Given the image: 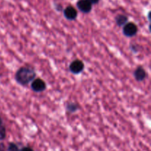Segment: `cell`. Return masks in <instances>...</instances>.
<instances>
[{"instance_id": "6da1fadb", "label": "cell", "mask_w": 151, "mask_h": 151, "mask_svg": "<svg viewBox=\"0 0 151 151\" xmlns=\"http://www.w3.org/2000/svg\"><path fill=\"white\" fill-rule=\"evenodd\" d=\"M35 77L36 72L33 68L29 66H25L18 69L15 75V79L19 85L24 86L35 79Z\"/></svg>"}, {"instance_id": "7a4b0ae2", "label": "cell", "mask_w": 151, "mask_h": 151, "mask_svg": "<svg viewBox=\"0 0 151 151\" xmlns=\"http://www.w3.org/2000/svg\"><path fill=\"white\" fill-rule=\"evenodd\" d=\"M122 32L125 36L128 38L134 37L138 32V27L134 22H128L123 26Z\"/></svg>"}, {"instance_id": "3957f363", "label": "cell", "mask_w": 151, "mask_h": 151, "mask_svg": "<svg viewBox=\"0 0 151 151\" xmlns=\"http://www.w3.org/2000/svg\"><path fill=\"white\" fill-rule=\"evenodd\" d=\"M45 82L41 78H35L31 82V88L33 91L36 93L43 92L46 89Z\"/></svg>"}, {"instance_id": "277c9868", "label": "cell", "mask_w": 151, "mask_h": 151, "mask_svg": "<svg viewBox=\"0 0 151 151\" xmlns=\"http://www.w3.org/2000/svg\"><path fill=\"white\" fill-rule=\"evenodd\" d=\"M84 69V63L80 60H75L69 65V71L74 75L81 73Z\"/></svg>"}, {"instance_id": "5b68a950", "label": "cell", "mask_w": 151, "mask_h": 151, "mask_svg": "<svg viewBox=\"0 0 151 151\" xmlns=\"http://www.w3.org/2000/svg\"><path fill=\"white\" fill-rule=\"evenodd\" d=\"M76 5L78 10L83 13H89L92 10V4L88 0H78Z\"/></svg>"}, {"instance_id": "8992f818", "label": "cell", "mask_w": 151, "mask_h": 151, "mask_svg": "<svg viewBox=\"0 0 151 151\" xmlns=\"http://www.w3.org/2000/svg\"><path fill=\"white\" fill-rule=\"evenodd\" d=\"M63 16L67 20L74 21L78 17V11L72 5H69L63 10Z\"/></svg>"}, {"instance_id": "52a82bcc", "label": "cell", "mask_w": 151, "mask_h": 151, "mask_svg": "<svg viewBox=\"0 0 151 151\" xmlns=\"http://www.w3.org/2000/svg\"><path fill=\"white\" fill-rule=\"evenodd\" d=\"M134 76L135 78L136 81L138 82H142V81H145L147 76V73L145 69L142 66H139L136 69V70L134 72Z\"/></svg>"}, {"instance_id": "ba28073f", "label": "cell", "mask_w": 151, "mask_h": 151, "mask_svg": "<svg viewBox=\"0 0 151 151\" xmlns=\"http://www.w3.org/2000/svg\"><path fill=\"white\" fill-rule=\"evenodd\" d=\"M115 22L118 27H122L128 22V17L124 14H119L115 17Z\"/></svg>"}, {"instance_id": "9c48e42d", "label": "cell", "mask_w": 151, "mask_h": 151, "mask_svg": "<svg viewBox=\"0 0 151 151\" xmlns=\"http://www.w3.org/2000/svg\"><path fill=\"white\" fill-rule=\"evenodd\" d=\"M6 138V128L4 125L2 119L0 117V141Z\"/></svg>"}, {"instance_id": "30bf717a", "label": "cell", "mask_w": 151, "mask_h": 151, "mask_svg": "<svg viewBox=\"0 0 151 151\" xmlns=\"http://www.w3.org/2000/svg\"><path fill=\"white\" fill-rule=\"evenodd\" d=\"M66 110L69 112H70V113H74V112H75L78 109H79L78 105L75 104V103H69L66 105Z\"/></svg>"}, {"instance_id": "8fae6325", "label": "cell", "mask_w": 151, "mask_h": 151, "mask_svg": "<svg viewBox=\"0 0 151 151\" xmlns=\"http://www.w3.org/2000/svg\"><path fill=\"white\" fill-rule=\"evenodd\" d=\"M20 149L19 148L17 145H16L13 142H10L8 144V146H7V151H19Z\"/></svg>"}, {"instance_id": "7c38bea8", "label": "cell", "mask_w": 151, "mask_h": 151, "mask_svg": "<svg viewBox=\"0 0 151 151\" xmlns=\"http://www.w3.org/2000/svg\"><path fill=\"white\" fill-rule=\"evenodd\" d=\"M19 151H34L33 149L31 148L30 147H24L22 149H20Z\"/></svg>"}, {"instance_id": "4fadbf2b", "label": "cell", "mask_w": 151, "mask_h": 151, "mask_svg": "<svg viewBox=\"0 0 151 151\" xmlns=\"http://www.w3.org/2000/svg\"><path fill=\"white\" fill-rule=\"evenodd\" d=\"M0 151H7L5 145H4V143L0 142Z\"/></svg>"}, {"instance_id": "5bb4252c", "label": "cell", "mask_w": 151, "mask_h": 151, "mask_svg": "<svg viewBox=\"0 0 151 151\" xmlns=\"http://www.w3.org/2000/svg\"><path fill=\"white\" fill-rule=\"evenodd\" d=\"M55 9L58 10V11H61L63 10V7H62L61 4H55Z\"/></svg>"}, {"instance_id": "9a60e30c", "label": "cell", "mask_w": 151, "mask_h": 151, "mask_svg": "<svg viewBox=\"0 0 151 151\" xmlns=\"http://www.w3.org/2000/svg\"><path fill=\"white\" fill-rule=\"evenodd\" d=\"M88 1H89L90 3H91V4H98L99 3V1H100V0H88Z\"/></svg>"}]
</instances>
